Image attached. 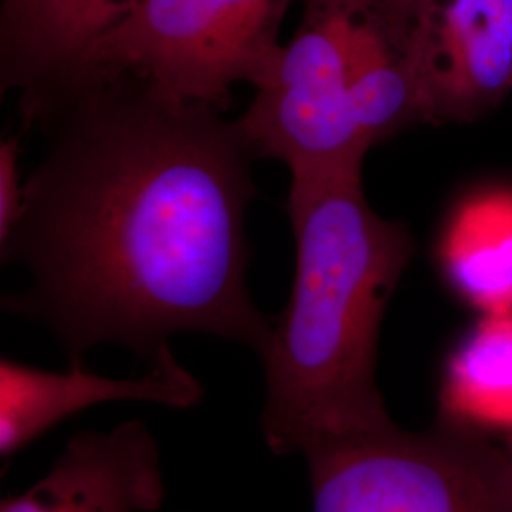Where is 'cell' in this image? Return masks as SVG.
<instances>
[{
  "instance_id": "obj_12",
  "label": "cell",
  "mask_w": 512,
  "mask_h": 512,
  "mask_svg": "<svg viewBox=\"0 0 512 512\" xmlns=\"http://www.w3.org/2000/svg\"><path fill=\"white\" fill-rule=\"evenodd\" d=\"M23 183L19 173V139H4L0 143V241L8 238L18 219Z\"/></svg>"
},
{
  "instance_id": "obj_11",
  "label": "cell",
  "mask_w": 512,
  "mask_h": 512,
  "mask_svg": "<svg viewBox=\"0 0 512 512\" xmlns=\"http://www.w3.org/2000/svg\"><path fill=\"white\" fill-rule=\"evenodd\" d=\"M437 420L501 439L512 433V313L480 315L450 351Z\"/></svg>"
},
{
  "instance_id": "obj_2",
  "label": "cell",
  "mask_w": 512,
  "mask_h": 512,
  "mask_svg": "<svg viewBox=\"0 0 512 512\" xmlns=\"http://www.w3.org/2000/svg\"><path fill=\"white\" fill-rule=\"evenodd\" d=\"M361 171L293 177L285 202L293 291L260 353V427L275 456L395 423L376 380L378 340L414 239L366 202Z\"/></svg>"
},
{
  "instance_id": "obj_1",
  "label": "cell",
  "mask_w": 512,
  "mask_h": 512,
  "mask_svg": "<svg viewBox=\"0 0 512 512\" xmlns=\"http://www.w3.org/2000/svg\"><path fill=\"white\" fill-rule=\"evenodd\" d=\"M222 112L109 67L21 110L46 154L0 241L31 283L2 304L50 330L69 365L101 344L154 365L184 332L266 348L274 319L247 289L256 158Z\"/></svg>"
},
{
  "instance_id": "obj_4",
  "label": "cell",
  "mask_w": 512,
  "mask_h": 512,
  "mask_svg": "<svg viewBox=\"0 0 512 512\" xmlns=\"http://www.w3.org/2000/svg\"><path fill=\"white\" fill-rule=\"evenodd\" d=\"M308 463L311 512H512V463L501 444L437 420L321 440Z\"/></svg>"
},
{
  "instance_id": "obj_3",
  "label": "cell",
  "mask_w": 512,
  "mask_h": 512,
  "mask_svg": "<svg viewBox=\"0 0 512 512\" xmlns=\"http://www.w3.org/2000/svg\"><path fill=\"white\" fill-rule=\"evenodd\" d=\"M440 0H310L287 46V82L315 120L368 150L427 122Z\"/></svg>"
},
{
  "instance_id": "obj_7",
  "label": "cell",
  "mask_w": 512,
  "mask_h": 512,
  "mask_svg": "<svg viewBox=\"0 0 512 512\" xmlns=\"http://www.w3.org/2000/svg\"><path fill=\"white\" fill-rule=\"evenodd\" d=\"M165 501L160 448L143 420L67 442L52 469L0 512H156Z\"/></svg>"
},
{
  "instance_id": "obj_6",
  "label": "cell",
  "mask_w": 512,
  "mask_h": 512,
  "mask_svg": "<svg viewBox=\"0 0 512 512\" xmlns=\"http://www.w3.org/2000/svg\"><path fill=\"white\" fill-rule=\"evenodd\" d=\"M203 387L173 355L165 353L139 378H107L84 363L50 372L14 359L0 361V458L10 461L50 429L99 404L143 401L169 408L202 403Z\"/></svg>"
},
{
  "instance_id": "obj_13",
  "label": "cell",
  "mask_w": 512,
  "mask_h": 512,
  "mask_svg": "<svg viewBox=\"0 0 512 512\" xmlns=\"http://www.w3.org/2000/svg\"><path fill=\"white\" fill-rule=\"evenodd\" d=\"M501 446H503V450H505L507 458L511 459L512 463V433H509L507 437H503V439H501Z\"/></svg>"
},
{
  "instance_id": "obj_8",
  "label": "cell",
  "mask_w": 512,
  "mask_h": 512,
  "mask_svg": "<svg viewBox=\"0 0 512 512\" xmlns=\"http://www.w3.org/2000/svg\"><path fill=\"white\" fill-rule=\"evenodd\" d=\"M131 0H2L0 84L19 93V110L86 71L93 44Z\"/></svg>"
},
{
  "instance_id": "obj_9",
  "label": "cell",
  "mask_w": 512,
  "mask_h": 512,
  "mask_svg": "<svg viewBox=\"0 0 512 512\" xmlns=\"http://www.w3.org/2000/svg\"><path fill=\"white\" fill-rule=\"evenodd\" d=\"M512 92V0H440L427 122H471Z\"/></svg>"
},
{
  "instance_id": "obj_10",
  "label": "cell",
  "mask_w": 512,
  "mask_h": 512,
  "mask_svg": "<svg viewBox=\"0 0 512 512\" xmlns=\"http://www.w3.org/2000/svg\"><path fill=\"white\" fill-rule=\"evenodd\" d=\"M440 272L478 315L512 313V188L459 203L439 241Z\"/></svg>"
},
{
  "instance_id": "obj_5",
  "label": "cell",
  "mask_w": 512,
  "mask_h": 512,
  "mask_svg": "<svg viewBox=\"0 0 512 512\" xmlns=\"http://www.w3.org/2000/svg\"><path fill=\"white\" fill-rule=\"evenodd\" d=\"M294 0H131L93 44L90 67L147 78L190 103L224 110L230 88H260L281 52L279 29Z\"/></svg>"
}]
</instances>
